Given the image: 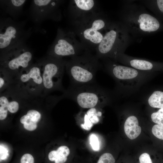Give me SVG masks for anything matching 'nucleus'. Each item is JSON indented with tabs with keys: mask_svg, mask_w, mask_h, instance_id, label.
I'll return each mask as SVG.
<instances>
[{
	"mask_svg": "<svg viewBox=\"0 0 163 163\" xmlns=\"http://www.w3.org/2000/svg\"><path fill=\"white\" fill-rule=\"evenodd\" d=\"M64 2L61 0H32L29 9L30 18L37 24L47 20L59 21L62 18L61 7Z\"/></svg>",
	"mask_w": 163,
	"mask_h": 163,
	"instance_id": "nucleus-12",
	"label": "nucleus"
},
{
	"mask_svg": "<svg viewBox=\"0 0 163 163\" xmlns=\"http://www.w3.org/2000/svg\"><path fill=\"white\" fill-rule=\"evenodd\" d=\"M85 49L73 31L61 28L57 30L56 38L47 51L48 56L59 59L80 55Z\"/></svg>",
	"mask_w": 163,
	"mask_h": 163,
	"instance_id": "nucleus-10",
	"label": "nucleus"
},
{
	"mask_svg": "<svg viewBox=\"0 0 163 163\" xmlns=\"http://www.w3.org/2000/svg\"><path fill=\"white\" fill-rule=\"evenodd\" d=\"M34 53L26 43L0 54V71L13 80L33 63Z\"/></svg>",
	"mask_w": 163,
	"mask_h": 163,
	"instance_id": "nucleus-8",
	"label": "nucleus"
},
{
	"mask_svg": "<svg viewBox=\"0 0 163 163\" xmlns=\"http://www.w3.org/2000/svg\"><path fill=\"white\" fill-rule=\"evenodd\" d=\"M152 120L157 124L163 126V108L159 109L151 115Z\"/></svg>",
	"mask_w": 163,
	"mask_h": 163,
	"instance_id": "nucleus-23",
	"label": "nucleus"
},
{
	"mask_svg": "<svg viewBox=\"0 0 163 163\" xmlns=\"http://www.w3.org/2000/svg\"><path fill=\"white\" fill-rule=\"evenodd\" d=\"M13 82V80L9 76L0 71V93L7 89Z\"/></svg>",
	"mask_w": 163,
	"mask_h": 163,
	"instance_id": "nucleus-21",
	"label": "nucleus"
},
{
	"mask_svg": "<svg viewBox=\"0 0 163 163\" xmlns=\"http://www.w3.org/2000/svg\"><path fill=\"white\" fill-rule=\"evenodd\" d=\"M21 163H34V158L31 154H25L21 157Z\"/></svg>",
	"mask_w": 163,
	"mask_h": 163,
	"instance_id": "nucleus-28",
	"label": "nucleus"
},
{
	"mask_svg": "<svg viewBox=\"0 0 163 163\" xmlns=\"http://www.w3.org/2000/svg\"><path fill=\"white\" fill-rule=\"evenodd\" d=\"M148 102L150 106L152 107L163 108V90L154 91L148 97Z\"/></svg>",
	"mask_w": 163,
	"mask_h": 163,
	"instance_id": "nucleus-20",
	"label": "nucleus"
},
{
	"mask_svg": "<svg viewBox=\"0 0 163 163\" xmlns=\"http://www.w3.org/2000/svg\"><path fill=\"white\" fill-rule=\"evenodd\" d=\"M141 2L163 22V0H143Z\"/></svg>",
	"mask_w": 163,
	"mask_h": 163,
	"instance_id": "nucleus-19",
	"label": "nucleus"
},
{
	"mask_svg": "<svg viewBox=\"0 0 163 163\" xmlns=\"http://www.w3.org/2000/svg\"><path fill=\"white\" fill-rule=\"evenodd\" d=\"M86 114L91 122L93 123L96 124L99 122L98 117L101 116L102 113L100 111L97 112L96 109L93 107L90 108L87 111Z\"/></svg>",
	"mask_w": 163,
	"mask_h": 163,
	"instance_id": "nucleus-22",
	"label": "nucleus"
},
{
	"mask_svg": "<svg viewBox=\"0 0 163 163\" xmlns=\"http://www.w3.org/2000/svg\"><path fill=\"white\" fill-rule=\"evenodd\" d=\"M75 101L83 108L95 107L113 99V94L96 83L82 85H71L62 95Z\"/></svg>",
	"mask_w": 163,
	"mask_h": 163,
	"instance_id": "nucleus-6",
	"label": "nucleus"
},
{
	"mask_svg": "<svg viewBox=\"0 0 163 163\" xmlns=\"http://www.w3.org/2000/svg\"><path fill=\"white\" fill-rule=\"evenodd\" d=\"M37 62L41 68L44 96L56 91L63 92L62 80L66 60L47 55Z\"/></svg>",
	"mask_w": 163,
	"mask_h": 163,
	"instance_id": "nucleus-9",
	"label": "nucleus"
},
{
	"mask_svg": "<svg viewBox=\"0 0 163 163\" xmlns=\"http://www.w3.org/2000/svg\"><path fill=\"white\" fill-rule=\"evenodd\" d=\"M152 131L153 135L157 138L163 140V126L158 124L154 125Z\"/></svg>",
	"mask_w": 163,
	"mask_h": 163,
	"instance_id": "nucleus-25",
	"label": "nucleus"
},
{
	"mask_svg": "<svg viewBox=\"0 0 163 163\" xmlns=\"http://www.w3.org/2000/svg\"><path fill=\"white\" fill-rule=\"evenodd\" d=\"M120 22L133 39L163 31V22L146 10L142 6L127 2L120 13Z\"/></svg>",
	"mask_w": 163,
	"mask_h": 163,
	"instance_id": "nucleus-1",
	"label": "nucleus"
},
{
	"mask_svg": "<svg viewBox=\"0 0 163 163\" xmlns=\"http://www.w3.org/2000/svg\"><path fill=\"white\" fill-rule=\"evenodd\" d=\"M112 21L98 11L79 20L72 22L74 32L85 50H95Z\"/></svg>",
	"mask_w": 163,
	"mask_h": 163,
	"instance_id": "nucleus-2",
	"label": "nucleus"
},
{
	"mask_svg": "<svg viewBox=\"0 0 163 163\" xmlns=\"http://www.w3.org/2000/svg\"><path fill=\"white\" fill-rule=\"evenodd\" d=\"M115 62L143 72L152 73L163 72V62H154L132 57L124 53L119 54Z\"/></svg>",
	"mask_w": 163,
	"mask_h": 163,
	"instance_id": "nucleus-14",
	"label": "nucleus"
},
{
	"mask_svg": "<svg viewBox=\"0 0 163 163\" xmlns=\"http://www.w3.org/2000/svg\"><path fill=\"white\" fill-rule=\"evenodd\" d=\"M102 65L95 55L89 51L71 58L66 61L65 69L71 85H82L96 83L95 77Z\"/></svg>",
	"mask_w": 163,
	"mask_h": 163,
	"instance_id": "nucleus-5",
	"label": "nucleus"
},
{
	"mask_svg": "<svg viewBox=\"0 0 163 163\" xmlns=\"http://www.w3.org/2000/svg\"><path fill=\"white\" fill-rule=\"evenodd\" d=\"M124 130L126 136L131 139H135L140 135L141 128L135 116L131 115L127 118L124 123Z\"/></svg>",
	"mask_w": 163,
	"mask_h": 163,
	"instance_id": "nucleus-17",
	"label": "nucleus"
},
{
	"mask_svg": "<svg viewBox=\"0 0 163 163\" xmlns=\"http://www.w3.org/2000/svg\"><path fill=\"white\" fill-rule=\"evenodd\" d=\"M139 163H152L149 155L146 153L142 154L139 157Z\"/></svg>",
	"mask_w": 163,
	"mask_h": 163,
	"instance_id": "nucleus-29",
	"label": "nucleus"
},
{
	"mask_svg": "<svg viewBox=\"0 0 163 163\" xmlns=\"http://www.w3.org/2000/svg\"><path fill=\"white\" fill-rule=\"evenodd\" d=\"M26 0H0V7L2 10L9 16V17L16 20L22 13Z\"/></svg>",
	"mask_w": 163,
	"mask_h": 163,
	"instance_id": "nucleus-16",
	"label": "nucleus"
},
{
	"mask_svg": "<svg viewBox=\"0 0 163 163\" xmlns=\"http://www.w3.org/2000/svg\"><path fill=\"white\" fill-rule=\"evenodd\" d=\"M26 20L18 21L11 18H0V54L26 43L32 28L26 27Z\"/></svg>",
	"mask_w": 163,
	"mask_h": 163,
	"instance_id": "nucleus-7",
	"label": "nucleus"
},
{
	"mask_svg": "<svg viewBox=\"0 0 163 163\" xmlns=\"http://www.w3.org/2000/svg\"><path fill=\"white\" fill-rule=\"evenodd\" d=\"M133 40L120 22H112L95 50V55L99 59H109L115 61L119 54L124 53Z\"/></svg>",
	"mask_w": 163,
	"mask_h": 163,
	"instance_id": "nucleus-3",
	"label": "nucleus"
},
{
	"mask_svg": "<svg viewBox=\"0 0 163 163\" xmlns=\"http://www.w3.org/2000/svg\"><path fill=\"white\" fill-rule=\"evenodd\" d=\"M37 123H24L23 124V126L25 129L29 131H32L35 130L37 128Z\"/></svg>",
	"mask_w": 163,
	"mask_h": 163,
	"instance_id": "nucleus-30",
	"label": "nucleus"
},
{
	"mask_svg": "<svg viewBox=\"0 0 163 163\" xmlns=\"http://www.w3.org/2000/svg\"><path fill=\"white\" fill-rule=\"evenodd\" d=\"M69 153V149L67 146H62L56 150L51 151L49 154L48 158L50 160L54 161L55 163H64Z\"/></svg>",
	"mask_w": 163,
	"mask_h": 163,
	"instance_id": "nucleus-18",
	"label": "nucleus"
},
{
	"mask_svg": "<svg viewBox=\"0 0 163 163\" xmlns=\"http://www.w3.org/2000/svg\"><path fill=\"white\" fill-rule=\"evenodd\" d=\"M115 160L112 154L105 153L100 157L97 163H115Z\"/></svg>",
	"mask_w": 163,
	"mask_h": 163,
	"instance_id": "nucleus-24",
	"label": "nucleus"
},
{
	"mask_svg": "<svg viewBox=\"0 0 163 163\" xmlns=\"http://www.w3.org/2000/svg\"><path fill=\"white\" fill-rule=\"evenodd\" d=\"M103 60L105 70L116 82L117 92L128 93L135 91L154 73L120 65L110 59Z\"/></svg>",
	"mask_w": 163,
	"mask_h": 163,
	"instance_id": "nucleus-4",
	"label": "nucleus"
},
{
	"mask_svg": "<svg viewBox=\"0 0 163 163\" xmlns=\"http://www.w3.org/2000/svg\"><path fill=\"white\" fill-rule=\"evenodd\" d=\"M12 84L30 98L45 97L41 68L37 61L23 71Z\"/></svg>",
	"mask_w": 163,
	"mask_h": 163,
	"instance_id": "nucleus-11",
	"label": "nucleus"
},
{
	"mask_svg": "<svg viewBox=\"0 0 163 163\" xmlns=\"http://www.w3.org/2000/svg\"><path fill=\"white\" fill-rule=\"evenodd\" d=\"M84 123L81 125V127L83 129L89 130L93 126V123L91 122L88 117L87 114H85L84 116Z\"/></svg>",
	"mask_w": 163,
	"mask_h": 163,
	"instance_id": "nucleus-27",
	"label": "nucleus"
},
{
	"mask_svg": "<svg viewBox=\"0 0 163 163\" xmlns=\"http://www.w3.org/2000/svg\"><path fill=\"white\" fill-rule=\"evenodd\" d=\"M98 11L97 2L94 0H70L68 8V14L72 22Z\"/></svg>",
	"mask_w": 163,
	"mask_h": 163,
	"instance_id": "nucleus-15",
	"label": "nucleus"
},
{
	"mask_svg": "<svg viewBox=\"0 0 163 163\" xmlns=\"http://www.w3.org/2000/svg\"><path fill=\"white\" fill-rule=\"evenodd\" d=\"M90 143L93 149L95 151H98L99 148V142L97 137L94 134H91L90 137Z\"/></svg>",
	"mask_w": 163,
	"mask_h": 163,
	"instance_id": "nucleus-26",
	"label": "nucleus"
},
{
	"mask_svg": "<svg viewBox=\"0 0 163 163\" xmlns=\"http://www.w3.org/2000/svg\"><path fill=\"white\" fill-rule=\"evenodd\" d=\"M13 85L0 93V120L5 119L8 112L16 113L19 102L31 99Z\"/></svg>",
	"mask_w": 163,
	"mask_h": 163,
	"instance_id": "nucleus-13",
	"label": "nucleus"
}]
</instances>
